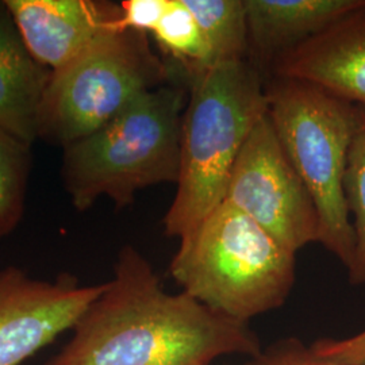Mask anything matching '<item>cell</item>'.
Segmentation results:
<instances>
[{"mask_svg":"<svg viewBox=\"0 0 365 365\" xmlns=\"http://www.w3.org/2000/svg\"><path fill=\"white\" fill-rule=\"evenodd\" d=\"M261 351L248 324L182 291L167 292L152 264L126 245L113 280L46 365H211L223 356L253 357Z\"/></svg>","mask_w":365,"mask_h":365,"instance_id":"6da1fadb","label":"cell"},{"mask_svg":"<svg viewBox=\"0 0 365 365\" xmlns=\"http://www.w3.org/2000/svg\"><path fill=\"white\" fill-rule=\"evenodd\" d=\"M185 87L180 173L163 220L165 235L179 240L223 202L237 158L268 111L265 78L248 60L212 66Z\"/></svg>","mask_w":365,"mask_h":365,"instance_id":"7a4b0ae2","label":"cell"},{"mask_svg":"<svg viewBox=\"0 0 365 365\" xmlns=\"http://www.w3.org/2000/svg\"><path fill=\"white\" fill-rule=\"evenodd\" d=\"M187 101L182 84L150 90L98 130L66 145L61 176L73 207L86 211L107 196L122 210L141 190L178 182Z\"/></svg>","mask_w":365,"mask_h":365,"instance_id":"3957f363","label":"cell"},{"mask_svg":"<svg viewBox=\"0 0 365 365\" xmlns=\"http://www.w3.org/2000/svg\"><path fill=\"white\" fill-rule=\"evenodd\" d=\"M170 272L184 294L249 324L286 303L295 284L297 259L260 225L223 200L180 238Z\"/></svg>","mask_w":365,"mask_h":365,"instance_id":"277c9868","label":"cell"},{"mask_svg":"<svg viewBox=\"0 0 365 365\" xmlns=\"http://www.w3.org/2000/svg\"><path fill=\"white\" fill-rule=\"evenodd\" d=\"M268 117L288 160L313 197L318 242L346 269L354 255L344 175L356 129L357 106L298 78H265Z\"/></svg>","mask_w":365,"mask_h":365,"instance_id":"5b68a950","label":"cell"},{"mask_svg":"<svg viewBox=\"0 0 365 365\" xmlns=\"http://www.w3.org/2000/svg\"><path fill=\"white\" fill-rule=\"evenodd\" d=\"M176 81L149 34L108 30L53 71L39 107L38 138L66 148L98 130L145 92ZM179 84V83H178Z\"/></svg>","mask_w":365,"mask_h":365,"instance_id":"8992f818","label":"cell"},{"mask_svg":"<svg viewBox=\"0 0 365 365\" xmlns=\"http://www.w3.org/2000/svg\"><path fill=\"white\" fill-rule=\"evenodd\" d=\"M223 200L295 255L318 242L319 217L313 197L288 160L268 111L250 131Z\"/></svg>","mask_w":365,"mask_h":365,"instance_id":"52a82bcc","label":"cell"},{"mask_svg":"<svg viewBox=\"0 0 365 365\" xmlns=\"http://www.w3.org/2000/svg\"><path fill=\"white\" fill-rule=\"evenodd\" d=\"M105 284L80 286L72 274L31 279L16 267L0 271V365H21L73 330Z\"/></svg>","mask_w":365,"mask_h":365,"instance_id":"ba28073f","label":"cell"},{"mask_svg":"<svg viewBox=\"0 0 365 365\" xmlns=\"http://www.w3.org/2000/svg\"><path fill=\"white\" fill-rule=\"evenodd\" d=\"M33 57L57 71L108 30H119L120 4L95 0H6Z\"/></svg>","mask_w":365,"mask_h":365,"instance_id":"9c48e42d","label":"cell"},{"mask_svg":"<svg viewBox=\"0 0 365 365\" xmlns=\"http://www.w3.org/2000/svg\"><path fill=\"white\" fill-rule=\"evenodd\" d=\"M269 76L309 81L342 101L365 107V0L277 58Z\"/></svg>","mask_w":365,"mask_h":365,"instance_id":"30bf717a","label":"cell"},{"mask_svg":"<svg viewBox=\"0 0 365 365\" xmlns=\"http://www.w3.org/2000/svg\"><path fill=\"white\" fill-rule=\"evenodd\" d=\"M364 0H245L248 61L262 78L277 58L351 13Z\"/></svg>","mask_w":365,"mask_h":365,"instance_id":"8fae6325","label":"cell"},{"mask_svg":"<svg viewBox=\"0 0 365 365\" xmlns=\"http://www.w3.org/2000/svg\"><path fill=\"white\" fill-rule=\"evenodd\" d=\"M52 71L29 52L0 1V129L29 145L38 138L39 107Z\"/></svg>","mask_w":365,"mask_h":365,"instance_id":"7c38bea8","label":"cell"},{"mask_svg":"<svg viewBox=\"0 0 365 365\" xmlns=\"http://www.w3.org/2000/svg\"><path fill=\"white\" fill-rule=\"evenodd\" d=\"M209 49L211 66L248 60L245 0H184Z\"/></svg>","mask_w":365,"mask_h":365,"instance_id":"4fadbf2b","label":"cell"},{"mask_svg":"<svg viewBox=\"0 0 365 365\" xmlns=\"http://www.w3.org/2000/svg\"><path fill=\"white\" fill-rule=\"evenodd\" d=\"M152 36L164 58L178 68L184 86L188 78L212 68L203 34L184 0H168Z\"/></svg>","mask_w":365,"mask_h":365,"instance_id":"5bb4252c","label":"cell"},{"mask_svg":"<svg viewBox=\"0 0 365 365\" xmlns=\"http://www.w3.org/2000/svg\"><path fill=\"white\" fill-rule=\"evenodd\" d=\"M344 195L354 232V255L348 268L353 286H365V107L357 106L356 129L344 175Z\"/></svg>","mask_w":365,"mask_h":365,"instance_id":"9a60e30c","label":"cell"},{"mask_svg":"<svg viewBox=\"0 0 365 365\" xmlns=\"http://www.w3.org/2000/svg\"><path fill=\"white\" fill-rule=\"evenodd\" d=\"M31 160V145L0 129V237L13 233L24 217Z\"/></svg>","mask_w":365,"mask_h":365,"instance_id":"2e32d148","label":"cell"},{"mask_svg":"<svg viewBox=\"0 0 365 365\" xmlns=\"http://www.w3.org/2000/svg\"><path fill=\"white\" fill-rule=\"evenodd\" d=\"M238 365H342L327 360L297 337L277 339Z\"/></svg>","mask_w":365,"mask_h":365,"instance_id":"e0dca14e","label":"cell"},{"mask_svg":"<svg viewBox=\"0 0 365 365\" xmlns=\"http://www.w3.org/2000/svg\"><path fill=\"white\" fill-rule=\"evenodd\" d=\"M168 0H126L120 3L119 30H134L152 34L165 13Z\"/></svg>","mask_w":365,"mask_h":365,"instance_id":"ac0fdd59","label":"cell"},{"mask_svg":"<svg viewBox=\"0 0 365 365\" xmlns=\"http://www.w3.org/2000/svg\"><path fill=\"white\" fill-rule=\"evenodd\" d=\"M318 356L342 365H365V330L348 339H321L310 345Z\"/></svg>","mask_w":365,"mask_h":365,"instance_id":"d6986e66","label":"cell"}]
</instances>
